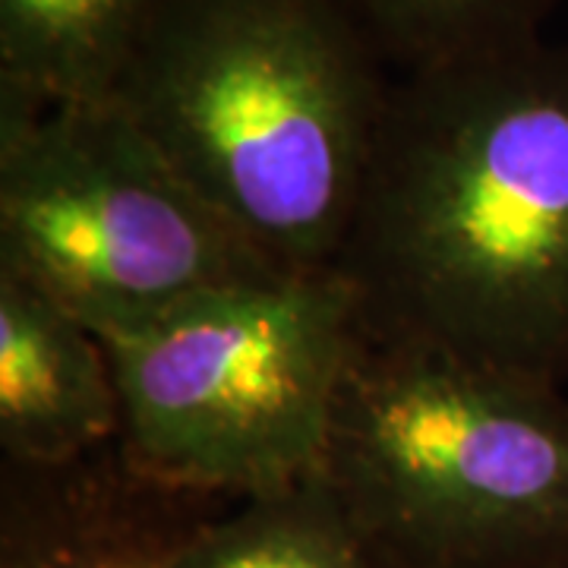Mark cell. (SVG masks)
<instances>
[{
	"label": "cell",
	"mask_w": 568,
	"mask_h": 568,
	"mask_svg": "<svg viewBox=\"0 0 568 568\" xmlns=\"http://www.w3.org/2000/svg\"><path fill=\"white\" fill-rule=\"evenodd\" d=\"M379 338L568 383V44L392 82L335 265Z\"/></svg>",
	"instance_id": "cell-1"
},
{
	"label": "cell",
	"mask_w": 568,
	"mask_h": 568,
	"mask_svg": "<svg viewBox=\"0 0 568 568\" xmlns=\"http://www.w3.org/2000/svg\"><path fill=\"white\" fill-rule=\"evenodd\" d=\"M388 92L347 0H162L111 104L268 260L323 272Z\"/></svg>",
	"instance_id": "cell-2"
},
{
	"label": "cell",
	"mask_w": 568,
	"mask_h": 568,
	"mask_svg": "<svg viewBox=\"0 0 568 568\" xmlns=\"http://www.w3.org/2000/svg\"><path fill=\"white\" fill-rule=\"evenodd\" d=\"M320 480L388 568H562L568 388L361 325Z\"/></svg>",
	"instance_id": "cell-3"
},
{
	"label": "cell",
	"mask_w": 568,
	"mask_h": 568,
	"mask_svg": "<svg viewBox=\"0 0 568 568\" xmlns=\"http://www.w3.org/2000/svg\"><path fill=\"white\" fill-rule=\"evenodd\" d=\"M361 338L338 268L227 287L102 338L121 395L118 452L140 477L205 503L313 480Z\"/></svg>",
	"instance_id": "cell-4"
},
{
	"label": "cell",
	"mask_w": 568,
	"mask_h": 568,
	"mask_svg": "<svg viewBox=\"0 0 568 568\" xmlns=\"http://www.w3.org/2000/svg\"><path fill=\"white\" fill-rule=\"evenodd\" d=\"M0 268L99 338L203 294L304 275L268 260L114 104L0 95Z\"/></svg>",
	"instance_id": "cell-5"
},
{
	"label": "cell",
	"mask_w": 568,
	"mask_h": 568,
	"mask_svg": "<svg viewBox=\"0 0 568 568\" xmlns=\"http://www.w3.org/2000/svg\"><path fill=\"white\" fill-rule=\"evenodd\" d=\"M0 568H171L219 503L140 477L118 446L54 470L3 465Z\"/></svg>",
	"instance_id": "cell-6"
},
{
	"label": "cell",
	"mask_w": 568,
	"mask_h": 568,
	"mask_svg": "<svg viewBox=\"0 0 568 568\" xmlns=\"http://www.w3.org/2000/svg\"><path fill=\"white\" fill-rule=\"evenodd\" d=\"M121 439V395L102 338L0 268V452L3 465L54 470Z\"/></svg>",
	"instance_id": "cell-7"
},
{
	"label": "cell",
	"mask_w": 568,
	"mask_h": 568,
	"mask_svg": "<svg viewBox=\"0 0 568 568\" xmlns=\"http://www.w3.org/2000/svg\"><path fill=\"white\" fill-rule=\"evenodd\" d=\"M162 0H0V95L108 104Z\"/></svg>",
	"instance_id": "cell-8"
},
{
	"label": "cell",
	"mask_w": 568,
	"mask_h": 568,
	"mask_svg": "<svg viewBox=\"0 0 568 568\" xmlns=\"http://www.w3.org/2000/svg\"><path fill=\"white\" fill-rule=\"evenodd\" d=\"M171 568H388L320 480L209 511Z\"/></svg>",
	"instance_id": "cell-9"
},
{
	"label": "cell",
	"mask_w": 568,
	"mask_h": 568,
	"mask_svg": "<svg viewBox=\"0 0 568 568\" xmlns=\"http://www.w3.org/2000/svg\"><path fill=\"white\" fill-rule=\"evenodd\" d=\"M556 0H347L383 61L405 73L540 39Z\"/></svg>",
	"instance_id": "cell-10"
},
{
	"label": "cell",
	"mask_w": 568,
	"mask_h": 568,
	"mask_svg": "<svg viewBox=\"0 0 568 568\" xmlns=\"http://www.w3.org/2000/svg\"><path fill=\"white\" fill-rule=\"evenodd\" d=\"M562 568H568V562H566V566H562Z\"/></svg>",
	"instance_id": "cell-11"
}]
</instances>
